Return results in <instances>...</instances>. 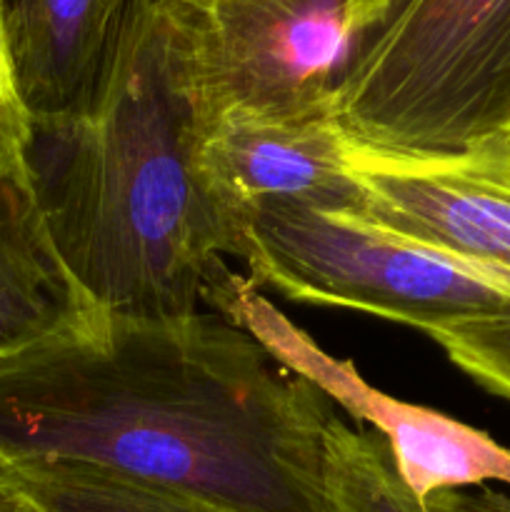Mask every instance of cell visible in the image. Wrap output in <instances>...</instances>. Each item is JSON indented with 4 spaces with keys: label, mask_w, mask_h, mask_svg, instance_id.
Listing matches in <instances>:
<instances>
[{
    "label": "cell",
    "mask_w": 510,
    "mask_h": 512,
    "mask_svg": "<svg viewBox=\"0 0 510 512\" xmlns=\"http://www.w3.org/2000/svg\"><path fill=\"white\" fill-rule=\"evenodd\" d=\"M330 418L315 385L210 310H95L0 358V465H75L220 512H330Z\"/></svg>",
    "instance_id": "cell-1"
},
{
    "label": "cell",
    "mask_w": 510,
    "mask_h": 512,
    "mask_svg": "<svg viewBox=\"0 0 510 512\" xmlns=\"http://www.w3.org/2000/svg\"><path fill=\"white\" fill-rule=\"evenodd\" d=\"M203 118L180 80L153 0H128L93 100L30 128L28 163L60 258L90 303L135 320L205 313L248 230L210 188Z\"/></svg>",
    "instance_id": "cell-2"
},
{
    "label": "cell",
    "mask_w": 510,
    "mask_h": 512,
    "mask_svg": "<svg viewBox=\"0 0 510 512\" xmlns=\"http://www.w3.org/2000/svg\"><path fill=\"white\" fill-rule=\"evenodd\" d=\"M335 120L358 143L405 153L510 135V0H395Z\"/></svg>",
    "instance_id": "cell-3"
},
{
    "label": "cell",
    "mask_w": 510,
    "mask_h": 512,
    "mask_svg": "<svg viewBox=\"0 0 510 512\" xmlns=\"http://www.w3.org/2000/svg\"><path fill=\"white\" fill-rule=\"evenodd\" d=\"M200 118H335L395 0H153Z\"/></svg>",
    "instance_id": "cell-4"
},
{
    "label": "cell",
    "mask_w": 510,
    "mask_h": 512,
    "mask_svg": "<svg viewBox=\"0 0 510 512\" xmlns=\"http://www.w3.org/2000/svg\"><path fill=\"white\" fill-rule=\"evenodd\" d=\"M248 278L293 303L435 328L510 318V280L355 210L270 203L248 218Z\"/></svg>",
    "instance_id": "cell-5"
},
{
    "label": "cell",
    "mask_w": 510,
    "mask_h": 512,
    "mask_svg": "<svg viewBox=\"0 0 510 512\" xmlns=\"http://www.w3.org/2000/svg\"><path fill=\"white\" fill-rule=\"evenodd\" d=\"M205 310L240 325L285 370L315 385L353 420L373 425V433L388 443L395 468L415 498L485 488V483L510 488L508 448L473 425L373 388L355 363L333 358L320 348L278 305L258 293L253 280L238 275L230 265L210 285Z\"/></svg>",
    "instance_id": "cell-6"
},
{
    "label": "cell",
    "mask_w": 510,
    "mask_h": 512,
    "mask_svg": "<svg viewBox=\"0 0 510 512\" xmlns=\"http://www.w3.org/2000/svg\"><path fill=\"white\" fill-rule=\"evenodd\" d=\"M363 218L510 280V135L450 153L345 145Z\"/></svg>",
    "instance_id": "cell-7"
},
{
    "label": "cell",
    "mask_w": 510,
    "mask_h": 512,
    "mask_svg": "<svg viewBox=\"0 0 510 512\" xmlns=\"http://www.w3.org/2000/svg\"><path fill=\"white\" fill-rule=\"evenodd\" d=\"M345 145L348 133L333 115L225 113L203 123L200 163L220 203L248 230L250 213L270 203L358 213Z\"/></svg>",
    "instance_id": "cell-8"
},
{
    "label": "cell",
    "mask_w": 510,
    "mask_h": 512,
    "mask_svg": "<svg viewBox=\"0 0 510 512\" xmlns=\"http://www.w3.org/2000/svg\"><path fill=\"white\" fill-rule=\"evenodd\" d=\"M95 310L55 248L28 145L0 140V358L83 323Z\"/></svg>",
    "instance_id": "cell-9"
},
{
    "label": "cell",
    "mask_w": 510,
    "mask_h": 512,
    "mask_svg": "<svg viewBox=\"0 0 510 512\" xmlns=\"http://www.w3.org/2000/svg\"><path fill=\"white\" fill-rule=\"evenodd\" d=\"M128 0H3L18 98L30 128L85 113Z\"/></svg>",
    "instance_id": "cell-10"
},
{
    "label": "cell",
    "mask_w": 510,
    "mask_h": 512,
    "mask_svg": "<svg viewBox=\"0 0 510 512\" xmlns=\"http://www.w3.org/2000/svg\"><path fill=\"white\" fill-rule=\"evenodd\" d=\"M0 490L33 512H220L178 495L58 463L0 465Z\"/></svg>",
    "instance_id": "cell-11"
},
{
    "label": "cell",
    "mask_w": 510,
    "mask_h": 512,
    "mask_svg": "<svg viewBox=\"0 0 510 512\" xmlns=\"http://www.w3.org/2000/svg\"><path fill=\"white\" fill-rule=\"evenodd\" d=\"M323 478L330 512H433L400 478L378 433L335 415L325 428Z\"/></svg>",
    "instance_id": "cell-12"
},
{
    "label": "cell",
    "mask_w": 510,
    "mask_h": 512,
    "mask_svg": "<svg viewBox=\"0 0 510 512\" xmlns=\"http://www.w3.org/2000/svg\"><path fill=\"white\" fill-rule=\"evenodd\" d=\"M428 338L443 348L480 388L510 403V318L473 320L430 330Z\"/></svg>",
    "instance_id": "cell-13"
},
{
    "label": "cell",
    "mask_w": 510,
    "mask_h": 512,
    "mask_svg": "<svg viewBox=\"0 0 510 512\" xmlns=\"http://www.w3.org/2000/svg\"><path fill=\"white\" fill-rule=\"evenodd\" d=\"M0 140L25 143L30 140V123L15 85L13 55H10L8 23H5V5L0 0Z\"/></svg>",
    "instance_id": "cell-14"
},
{
    "label": "cell",
    "mask_w": 510,
    "mask_h": 512,
    "mask_svg": "<svg viewBox=\"0 0 510 512\" xmlns=\"http://www.w3.org/2000/svg\"><path fill=\"white\" fill-rule=\"evenodd\" d=\"M433 512H510V495L493 488L443 490L428 498Z\"/></svg>",
    "instance_id": "cell-15"
},
{
    "label": "cell",
    "mask_w": 510,
    "mask_h": 512,
    "mask_svg": "<svg viewBox=\"0 0 510 512\" xmlns=\"http://www.w3.org/2000/svg\"><path fill=\"white\" fill-rule=\"evenodd\" d=\"M0 512H33V510H30L28 505L20 503V500H15L13 495L0 490Z\"/></svg>",
    "instance_id": "cell-16"
}]
</instances>
